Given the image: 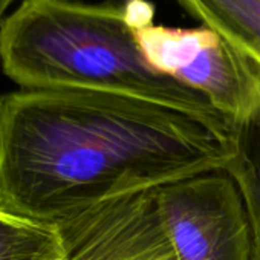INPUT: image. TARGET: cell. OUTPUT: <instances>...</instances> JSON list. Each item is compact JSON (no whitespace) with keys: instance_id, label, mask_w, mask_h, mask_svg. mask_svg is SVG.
I'll list each match as a JSON object with an SVG mask.
<instances>
[{"instance_id":"obj_4","label":"cell","mask_w":260,"mask_h":260,"mask_svg":"<svg viewBox=\"0 0 260 260\" xmlns=\"http://www.w3.org/2000/svg\"><path fill=\"white\" fill-rule=\"evenodd\" d=\"M178 260H251L246 208L234 179L214 170L155 188Z\"/></svg>"},{"instance_id":"obj_8","label":"cell","mask_w":260,"mask_h":260,"mask_svg":"<svg viewBox=\"0 0 260 260\" xmlns=\"http://www.w3.org/2000/svg\"><path fill=\"white\" fill-rule=\"evenodd\" d=\"M64 240L57 225L0 208V260H60Z\"/></svg>"},{"instance_id":"obj_2","label":"cell","mask_w":260,"mask_h":260,"mask_svg":"<svg viewBox=\"0 0 260 260\" xmlns=\"http://www.w3.org/2000/svg\"><path fill=\"white\" fill-rule=\"evenodd\" d=\"M0 64L23 89H83L141 98L234 127L198 92L155 71L124 19V2L22 0L0 23Z\"/></svg>"},{"instance_id":"obj_1","label":"cell","mask_w":260,"mask_h":260,"mask_svg":"<svg viewBox=\"0 0 260 260\" xmlns=\"http://www.w3.org/2000/svg\"><path fill=\"white\" fill-rule=\"evenodd\" d=\"M226 137L194 115L83 89L0 95V208L58 225L100 204L225 170Z\"/></svg>"},{"instance_id":"obj_9","label":"cell","mask_w":260,"mask_h":260,"mask_svg":"<svg viewBox=\"0 0 260 260\" xmlns=\"http://www.w3.org/2000/svg\"><path fill=\"white\" fill-rule=\"evenodd\" d=\"M124 19L132 31L153 26L155 5L149 0H124Z\"/></svg>"},{"instance_id":"obj_6","label":"cell","mask_w":260,"mask_h":260,"mask_svg":"<svg viewBox=\"0 0 260 260\" xmlns=\"http://www.w3.org/2000/svg\"><path fill=\"white\" fill-rule=\"evenodd\" d=\"M204 26L216 31L260 64V0H176Z\"/></svg>"},{"instance_id":"obj_7","label":"cell","mask_w":260,"mask_h":260,"mask_svg":"<svg viewBox=\"0 0 260 260\" xmlns=\"http://www.w3.org/2000/svg\"><path fill=\"white\" fill-rule=\"evenodd\" d=\"M225 172L234 179L249 220L251 260H260V112L234 130V155Z\"/></svg>"},{"instance_id":"obj_10","label":"cell","mask_w":260,"mask_h":260,"mask_svg":"<svg viewBox=\"0 0 260 260\" xmlns=\"http://www.w3.org/2000/svg\"><path fill=\"white\" fill-rule=\"evenodd\" d=\"M17 2H22V0H0V23L10 14V8Z\"/></svg>"},{"instance_id":"obj_5","label":"cell","mask_w":260,"mask_h":260,"mask_svg":"<svg viewBox=\"0 0 260 260\" xmlns=\"http://www.w3.org/2000/svg\"><path fill=\"white\" fill-rule=\"evenodd\" d=\"M57 226L64 240L60 260H178L155 190L100 204Z\"/></svg>"},{"instance_id":"obj_3","label":"cell","mask_w":260,"mask_h":260,"mask_svg":"<svg viewBox=\"0 0 260 260\" xmlns=\"http://www.w3.org/2000/svg\"><path fill=\"white\" fill-rule=\"evenodd\" d=\"M134 32L155 71L202 95L234 130L260 112V64L216 31L153 25Z\"/></svg>"}]
</instances>
